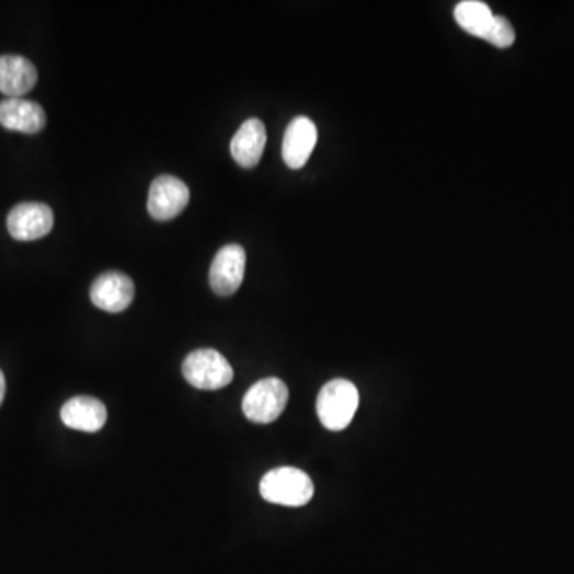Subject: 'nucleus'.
<instances>
[{
	"instance_id": "nucleus-12",
	"label": "nucleus",
	"mask_w": 574,
	"mask_h": 574,
	"mask_svg": "<svg viewBox=\"0 0 574 574\" xmlns=\"http://www.w3.org/2000/svg\"><path fill=\"white\" fill-rule=\"evenodd\" d=\"M61 420L68 428L97 433L106 425L107 409L103 402L90 395L69 399L61 409Z\"/></svg>"
},
{
	"instance_id": "nucleus-16",
	"label": "nucleus",
	"mask_w": 574,
	"mask_h": 574,
	"mask_svg": "<svg viewBox=\"0 0 574 574\" xmlns=\"http://www.w3.org/2000/svg\"><path fill=\"white\" fill-rule=\"evenodd\" d=\"M5 377H3L2 370H0V404H2L3 398H5Z\"/></svg>"
},
{
	"instance_id": "nucleus-1",
	"label": "nucleus",
	"mask_w": 574,
	"mask_h": 574,
	"mask_svg": "<svg viewBox=\"0 0 574 574\" xmlns=\"http://www.w3.org/2000/svg\"><path fill=\"white\" fill-rule=\"evenodd\" d=\"M359 409V391L345 378L329 381L317 399V413L325 429L343 431L352 425Z\"/></svg>"
},
{
	"instance_id": "nucleus-7",
	"label": "nucleus",
	"mask_w": 574,
	"mask_h": 574,
	"mask_svg": "<svg viewBox=\"0 0 574 574\" xmlns=\"http://www.w3.org/2000/svg\"><path fill=\"white\" fill-rule=\"evenodd\" d=\"M246 269V252L240 244H227L217 252L209 269V285L217 296H233L240 289Z\"/></svg>"
},
{
	"instance_id": "nucleus-2",
	"label": "nucleus",
	"mask_w": 574,
	"mask_h": 574,
	"mask_svg": "<svg viewBox=\"0 0 574 574\" xmlns=\"http://www.w3.org/2000/svg\"><path fill=\"white\" fill-rule=\"evenodd\" d=\"M261 495L279 506L300 507L311 502L314 485L307 472L297 468H275L262 478Z\"/></svg>"
},
{
	"instance_id": "nucleus-11",
	"label": "nucleus",
	"mask_w": 574,
	"mask_h": 574,
	"mask_svg": "<svg viewBox=\"0 0 574 574\" xmlns=\"http://www.w3.org/2000/svg\"><path fill=\"white\" fill-rule=\"evenodd\" d=\"M265 144H267V129L264 122L250 118L234 133L230 142V152L240 167L254 168L264 156Z\"/></svg>"
},
{
	"instance_id": "nucleus-8",
	"label": "nucleus",
	"mask_w": 574,
	"mask_h": 574,
	"mask_svg": "<svg viewBox=\"0 0 574 574\" xmlns=\"http://www.w3.org/2000/svg\"><path fill=\"white\" fill-rule=\"evenodd\" d=\"M91 302L107 313H122L135 299V283L120 272H107L94 279Z\"/></svg>"
},
{
	"instance_id": "nucleus-4",
	"label": "nucleus",
	"mask_w": 574,
	"mask_h": 574,
	"mask_svg": "<svg viewBox=\"0 0 574 574\" xmlns=\"http://www.w3.org/2000/svg\"><path fill=\"white\" fill-rule=\"evenodd\" d=\"M289 401V390L279 378H262L252 384L243 398V412L250 422L267 425L285 412Z\"/></svg>"
},
{
	"instance_id": "nucleus-3",
	"label": "nucleus",
	"mask_w": 574,
	"mask_h": 574,
	"mask_svg": "<svg viewBox=\"0 0 574 574\" xmlns=\"http://www.w3.org/2000/svg\"><path fill=\"white\" fill-rule=\"evenodd\" d=\"M185 380L203 391L222 390L233 380V369L229 360L216 349H195L182 363Z\"/></svg>"
},
{
	"instance_id": "nucleus-9",
	"label": "nucleus",
	"mask_w": 574,
	"mask_h": 574,
	"mask_svg": "<svg viewBox=\"0 0 574 574\" xmlns=\"http://www.w3.org/2000/svg\"><path fill=\"white\" fill-rule=\"evenodd\" d=\"M318 142V128L308 117H296L283 139V160L290 170L306 167Z\"/></svg>"
},
{
	"instance_id": "nucleus-10",
	"label": "nucleus",
	"mask_w": 574,
	"mask_h": 574,
	"mask_svg": "<svg viewBox=\"0 0 574 574\" xmlns=\"http://www.w3.org/2000/svg\"><path fill=\"white\" fill-rule=\"evenodd\" d=\"M0 125L24 135H36L47 125V115L41 104L23 97H7L0 103Z\"/></svg>"
},
{
	"instance_id": "nucleus-13",
	"label": "nucleus",
	"mask_w": 574,
	"mask_h": 574,
	"mask_svg": "<svg viewBox=\"0 0 574 574\" xmlns=\"http://www.w3.org/2000/svg\"><path fill=\"white\" fill-rule=\"evenodd\" d=\"M37 69L30 59L19 55L0 56V93L21 97L37 83Z\"/></svg>"
},
{
	"instance_id": "nucleus-14",
	"label": "nucleus",
	"mask_w": 574,
	"mask_h": 574,
	"mask_svg": "<svg viewBox=\"0 0 574 574\" xmlns=\"http://www.w3.org/2000/svg\"><path fill=\"white\" fill-rule=\"evenodd\" d=\"M454 16L458 26L463 27L471 36L484 41L495 20L492 9L481 0H463L455 7Z\"/></svg>"
},
{
	"instance_id": "nucleus-5",
	"label": "nucleus",
	"mask_w": 574,
	"mask_h": 574,
	"mask_svg": "<svg viewBox=\"0 0 574 574\" xmlns=\"http://www.w3.org/2000/svg\"><path fill=\"white\" fill-rule=\"evenodd\" d=\"M191 202V191L180 177L163 174L149 188L147 209L156 220H171L180 216Z\"/></svg>"
},
{
	"instance_id": "nucleus-15",
	"label": "nucleus",
	"mask_w": 574,
	"mask_h": 574,
	"mask_svg": "<svg viewBox=\"0 0 574 574\" xmlns=\"http://www.w3.org/2000/svg\"><path fill=\"white\" fill-rule=\"evenodd\" d=\"M485 41L498 48H509L516 42V31L509 20L495 15Z\"/></svg>"
},
{
	"instance_id": "nucleus-6",
	"label": "nucleus",
	"mask_w": 574,
	"mask_h": 574,
	"mask_svg": "<svg viewBox=\"0 0 574 574\" xmlns=\"http://www.w3.org/2000/svg\"><path fill=\"white\" fill-rule=\"evenodd\" d=\"M54 223V211L44 203H21L7 217V229L19 241L41 240L51 232Z\"/></svg>"
}]
</instances>
